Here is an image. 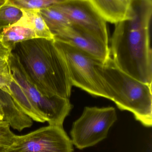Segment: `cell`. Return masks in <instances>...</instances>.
<instances>
[{
  "label": "cell",
  "mask_w": 152,
  "mask_h": 152,
  "mask_svg": "<svg viewBox=\"0 0 152 152\" xmlns=\"http://www.w3.org/2000/svg\"><path fill=\"white\" fill-rule=\"evenodd\" d=\"M151 20L131 17L115 24L110 53L121 71L141 82L152 85Z\"/></svg>",
  "instance_id": "obj_2"
},
{
  "label": "cell",
  "mask_w": 152,
  "mask_h": 152,
  "mask_svg": "<svg viewBox=\"0 0 152 152\" xmlns=\"http://www.w3.org/2000/svg\"><path fill=\"white\" fill-rule=\"evenodd\" d=\"M8 62L12 78L43 113L49 125L63 126L64 120L72 108L69 99L57 96L48 97L43 94L31 81L18 55L13 51Z\"/></svg>",
  "instance_id": "obj_5"
},
{
  "label": "cell",
  "mask_w": 152,
  "mask_h": 152,
  "mask_svg": "<svg viewBox=\"0 0 152 152\" xmlns=\"http://www.w3.org/2000/svg\"><path fill=\"white\" fill-rule=\"evenodd\" d=\"M0 113L2 114V112L1 106V103H0Z\"/></svg>",
  "instance_id": "obj_25"
},
{
  "label": "cell",
  "mask_w": 152,
  "mask_h": 152,
  "mask_svg": "<svg viewBox=\"0 0 152 152\" xmlns=\"http://www.w3.org/2000/svg\"><path fill=\"white\" fill-rule=\"evenodd\" d=\"M96 69L101 78L109 99L119 109L130 112L146 127L152 125V85L141 82L119 69L111 58Z\"/></svg>",
  "instance_id": "obj_3"
},
{
  "label": "cell",
  "mask_w": 152,
  "mask_h": 152,
  "mask_svg": "<svg viewBox=\"0 0 152 152\" xmlns=\"http://www.w3.org/2000/svg\"><path fill=\"white\" fill-rule=\"evenodd\" d=\"M9 88L12 98L24 113L35 121L42 123L46 121L45 116L12 78Z\"/></svg>",
  "instance_id": "obj_12"
},
{
  "label": "cell",
  "mask_w": 152,
  "mask_h": 152,
  "mask_svg": "<svg viewBox=\"0 0 152 152\" xmlns=\"http://www.w3.org/2000/svg\"><path fill=\"white\" fill-rule=\"evenodd\" d=\"M76 26L109 45L106 22L87 1H66L54 5Z\"/></svg>",
  "instance_id": "obj_8"
},
{
  "label": "cell",
  "mask_w": 152,
  "mask_h": 152,
  "mask_svg": "<svg viewBox=\"0 0 152 152\" xmlns=\"http://www.w3.org/2000/svg\"><path fill=\"white\" fill-rule=\"evenodd\" d=\"M106 22L116 24L128 18V5L120 0H87Z\"/></svg>",
  "instance_id": "obj_11"
},
{
  "label": "cell",
  "mask_w": 152,
  "mask_h": 152,
  "mask_svg": "<svg viewBox=\"0 0 152 152\" xmlns=\"http://www.w3.org/2000/svg\"><path fill=\"white\" fill-rule=\"evenodd\" d=\"M120 1L123 2L125 4H126V5H129V3H130L131 0H120Z\"/></svg>",
  "instance_id": "obj_22"
},
{
  "label": "cell",
  "mask_w": 152,
  "mask_h": 152,
  "mask_svg": "<svg viewBox=\"0 0 152 152\" xmlns=\"http://www.w3.org/2000/svg\"><path fill=\"white\" fill-rule=\"evenodd\" d=\"M64 2L63 0H8L7 3L20 9L40 10Z\"/></svg>",
  "instance_id": "obj_17"
},
{
  "label": "cell",
  "mask_w": 152,
  "mask_h": 152,
  "mask_svg": "<svg viewBox=\"0 0 152 152\" xmlns=\"http://www.w3.org/2000/svg\"><path fill=\"white\" fill-rule=\"evenodd\" d=\"M0 39L6 47L12 51L19 43L36 38L35 32L30 28L13 24L2 29Z\"/></svg>",
  "instance_id": "obj_14"
},
{
  "label": "cell",
  "mask_w": 152,
  "mask_h": 152,
  "mask_svg": "<svg viewBox=\"0 0 152 152\" xmlns=\"http://www.w3.org/2000/svg\"><path fill=\"white\" fill-rule=\"evenodd\" d=\"M8 0H0V8L4 4L7 3Z\"/></svg>",
  "instance_id": "obj_21"
},
{
  "label": "cell",
  "mask_w": 152,
  "mask_h": 152,
  "mask_svg": "<svg viewBox=\"0 0 152 152\" xmlns=\"http://www.w3.org/2000/svg\"><path fill=\"white\" fill-rule=\"evenodd\" d=\"M0 103L3 120L6 121L13 129L21 131L32 126L33 120L20 109L10 94L1 89Z\"/></svg>",
  "instance_id": "obj_10"
},
{
  "label": "cell",
  "mask_w": 152,
  "mask_h": 152,
  "mask_svg": "<svg viewBox=\"0 0 152 152\" xmlns=\"http://www.w3.org/2000/svg\"><path fill=\"white\" fill-rule=\"evenodd\" d=\"M54 43L65 61L72 86L92 95L109 99L96 69L101 61L67 43L56 39H54Z\"/></svg>",
  "instance_id": "obj_4"
},
{
  "label": "cell",
  "mask_w": 152,
  "mask_h": 152,
  "mask_svg": "<svg viewBox=\"0 0 152 152\" xmlns=\"http://www.w3.org/2000/svg\"><path fill=\"white\" fill-rule=\"evenodd\" d=\"M117 118L114 107H85L72 125L70 136L73 145L83 150L101 142L107 137Z\"/></svg>",
  "instance_id": "obj_6"
},
{
  "label": "cell",
  "mask_w": 152,
  "mask_h": 152,
  "mask_svg": "<svg viewBox=\"0 0 152 152\" xmlns=\"http://www.w3.org/2000/svg\"><path fill=\"white\" fill-rule=\"evenodd\" d=\"M12 52L4 45L0 39V58L4 59H9Z\"/></svg>",
  "instance_id": "obj_20"
},
{
  "label": "cell",
  "mask_w": 152,
  "mask_h": 152,
  "mask_svg": "<svg viewBox=\"0 0 152 152\" xmlns=\"http://www.w3.org/2000/svg\"><path fill=\"white\" fill-rule=\"evenodd\" d=\"M39 11L54 37L71 25L67 17L54 6L40 10Z\"/></svg>",
  "instance_id": "obj_15"
},
{
  "label": "cell",
  "mask_w": 152,
  "mask_h": 152,
  "mask_svg": "<svg viewBox=\"0 0 152 152\" xmlns=\"http://www.w3.org/2000/svg\"><path fill=\"white\" fill-rule=\"evenodd\" d=\"M21 9L8 3L0 8V30L17 23L22 16Z\"/></svg>",
  "instance_id": "obj_16"
},
{
  "label": "cell",
  "mask_w": 152,
  "mask_h": 152,
  "mask_svg": "<svg viewBox=\"0 0 152 152\" xmlns=\"http://www.w3.org/2000/svg\"><path fill=\"white\" fill-rule=\"evenodd\" d=\"M12 51L43 94L69 98L72 85L66 63L54 40L30 39L17 44Z\"/></svg>",
  "instance_id": "obj_1"
},
{
  "label": "cell",
  "mask_w": 152,
  "mask_h": 152,
  "mask_svg": "<svg viewBox=\"0 0 152 152\" xmlns=\"http://www.w3.org/2000/svg\"><path fill=\"white\" fill-rule=\"evenodd\" d=\"M17 135L10 129V126L6 121H0V152H5L11 146Z\"/></svg>",
  "instance_id": "obj_18"
},
{
  "label": "cell",
  "mask_w": 152,
  "mask_h": 152,
  "mask_svg": "<svg viewBox=\"0 0 152 152\" xmlns=\"http://www.w3.org/2000/svg\"><path fill=\"white\" fill-rule=\"evenodd\" d=\"M73 144L63 126L49 125L17 136L5 152H73Z\"/></svg>",
  "instance_id": "obj_7"
},
{
  "label": "cell",
  "mask_w": 152,
  "mask_h": 152,
  "mask_svg": "<svg viewBox=\"0 0 152 152\" xmlns=\"http://www.w3.org/2000/svg\"><path fill=\"white\" fill-rule=\"evenodd\" d=\"M64 1H84L87 0H63Z\"/></svg>",
  "instance_id": "obj_23"
},
{
  "label": "cell",
  "mask_w": 152,
  "mask_h": 152,
  "mask_svg": "<svg viewBox=\"0 0 152 152\" xmlns=\"http://www.w3.org/2000/svg\"><path fill=\"white\" fill-rule=\"evenodd\" d=\"M54 39L78 48L103 64L106 63L111 58L109 45L72 24L54 36Z\"/></svg>",
  "instance_id": "obj_9"
},
{
  "label": "cell",
  "mask_w": 152,
  "mask_h": 152,
  "mask_svg": "<svg viewBox=\"0 0 152 152\" xmlns=\"http://www.w3.org/2000/svg\"><path fill=\"white\" fill-rule=\"evenodd\" d=\"M3 117L2 114L0 113V121L3 120Z\"/></svg>",
  "instance_id": "obj_24"
},
{
  "label": "cell",
  "mask_w": 152,
  "mask_h": 152,
  "mask_svg": "<svg viewBox=\"0 0 152 152\" xmlns=\"http://www.w3.org/2000/svg\"><path fill=\"white\" fill-rule=\"evenodd\" d=\"M12 79L8 60L0 58V89L10 94L9 86Z\"/></svg>",
  "instance_id": "obj_19"
},
{
  "label": "cell",
  "mask_w": 152,
  "mask_h": 152,
  "mask_svg": "<svg viewBox=\"0 0 152 152\" xmlns=\"http://www.w3.org/2000/svg\"><path fill=\"white\" fill-rule=\"evenodd\" d=\"M21 10L23 12L22 16L15 24L33 30L36 38L54 39V36L47 26L39 10Z\"/></svg>",
  "instance_id": "obj_13"
}]
</instances>
